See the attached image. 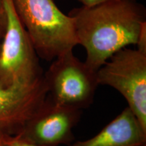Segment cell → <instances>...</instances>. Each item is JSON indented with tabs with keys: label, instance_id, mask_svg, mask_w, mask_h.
Segmentation results:
<instances>
[{
	"label": "cell",
	"instance_id": "5bb4252c",
	"mask_svg": "<svg viewBox=\"0 0 146 146\" xmlns=\"http://www.w3.org/2000/svg\"><path fill=\"white\" fill-rule=\"evenodd\" d=\"M144 146H146V145H144Z\"/></svg>",
	"mask_w": 146,
	"mask_h": 146
},
{
	"label": "cell",
	"instance_id": "7a4b0ae2",
	"mask_svg": "<svg viewBox=\"0 0 146 146\" xmlns=\"http://www.w3.org/2000/svg\"><path fill=\"white\" fill-rule=\"evenodd\" d=\"M39 58L52 62L78 44L73 18L53 0H12Z\"/></svg>",
	"mask_w": 146,
	"mask_h": 146
},
{
	"label": "cell",
	"instance_id": "277c9868",
	"mask_svg": "<svg viewBox=\"0 0 146 146\" xmlns=\"http://www.w3.org/2000/svg\"><path fill=\"white\" fill-rule=\"evenodd\" d=\"M43 78L48 98L81 110L93 103L99 85L97 71L76 58L73 50L52 60Z\"/></svg>",
	"mask_w": 146,
	"mask_h": 146
},
{
	"label": "cell",
	"instance_id": "7c38bea8",
	"mask_svg": "<svg viewBox=\"0 0 146 146\" xmlns=\"http://www.w3.org/2000/svg\"><path fill=\"white\" fill-rule=\"evenodd\" d=\"M76 1L81 3L83 6H91V5L100 4V3L112 1H118V0H76Z\"/></svg>",
	"mask_w": 146,
	"mask_h": 146
},
{
	"label": "cell",
	"instance_id": "ba28073f",
	"mask_svg": "<svg viewBox=\"0 0 146 146\" xmlns=\"http://www.w3.org/2000/svg\"><path fill=\"white\" fill-rule=\"evenodd\" d=\"M146 129L127 107L98 134L70 146H144Z\"/></svg>",
	"mask_w": 146,
	"mask_h": 146
},
{
	"label": "cell",
	"instance_id": "52a82bcc",
	"mask_svg": "<svg viewBox=\"0 0 146 146\" xmlns=\"http://www.w3.org/2000/svg\"><path fill=\"white\" fill-rule=\"evenodd\" d=\"M43 78L29 85L0 87V129L17 134L46 99Z\"/></svg>",
	"mask_w": 146,
	"mask_h": 146
},
{
	"label": "cell",
	"instance_id": "4fadbf2b",
	"mask_svg": "<svg viewBox=\"0 0 146 146\" xmlns=\"http://www.w3.org/2000/svg\"><path fill=\"white\" fill-rule=\"evenodd\" d=\"M3 135H4V133L0 129V146H2Z\"/></svg>",
	"mask_w": 146,
	"mask_h": 146
},
{
	"label": "cell",
	"instance_id": "6da1fadb",
	"mask_svg": "<svg viewBox=\"0 0 146 146\" xmlns=\"http://www.w3.org/2000/svg\"><path fill=\"white\" fill-rule=\"evenodd\" d=\"M78 44L86 51L85 62L98 70L113 54L136 45L146 9L137 0H118L73 9Z\"/></svg>",
	"mask_w": 146,
	"mask_h": 146
},
{
	"label": "cell",
	"instance_id": "5b68a950",
	"mask_svg": "<svg viewBox=\"0 0 146 146\" xmlns=\"http://www.w3.org/2000/svg\"><path fill=\"white\" fill-rule=\"evenodd\" d=\"M97 79L125 98L146 129V54L127 47L118 51L97 70Z\"/></svg>",
	"mask_w": 146,
	"mask_h": 146
},
{
	"label": "cell",
	"instance_id": "8992f818",
	"mask_svg": "<svg viewBox=\"0 0 146 146\" xmlns=\"http://www.w3.org/2000/svg\"><path fill=\"white\" fill-rule=\"evenodd\" d=\"M81 110L61 105L48 98L17 134L41 146H59L74 139L73 129Z\"/></svg>",
	"mask_w": 146,
	"mask_h": 146
},
{
	"label": "cell",
	"instance_id": "3957f363",
	"mask_svg": "<svg viewBox=\"0 0 146 146\" xmlns=\"http://www.w3.org/2000/svg\"><path fill=\"white\" fill-rule=\"evenodd\" d=\"M7 25L0 45V87L29 85L43 77L39 57L14 12L12 0H4Z\"/></svg>",
	"mask_w": 146,
	"mask_h": 146
},
{
	"label": "cell",
	"instance_id": "9c48e42d",
	"mask_svg": "<svg viewBox=\"0 0 146 146\" xmlns=\"http://www.w3.org/2000/svg\"><path fill=\"white\" fill-rule=\"evenodd\" d=\"M2 146H41L29 141L19 134L4 133Z\"/></svg>",
	"mask_w": 146,
	"mask_h": 146
},
{
	"label": "cell",
	"instance_id": "8fae6325",
	"mask_svg": "<svg viewBox=\"0 0 146 146\" xmlns=\"http://www.w3.org/2000/svg\"><path fill=\"white\" fill-rule=\"evenodd\" d=\"M137 50L143 54H146V22L142 25L139 35L136 43Z\"/></svg>",
	"mask_w": 146,
	"mask_h": 146
},
{
	"label": "cell",
	"instance_id": "30bf717a",
	"mask_svg": "<svg viewBox=\"0 0 146 146\" xmlns=\"http://www.w3.org/2000/svg\"><path fill=\"white\" fill-rule=\"evenodd\" d=\"M7 25V14L4 0H0V45L4 36Z\"/></svg>",
	"mask_w": 146,
	"mask_h": 146
}]
</instances>
